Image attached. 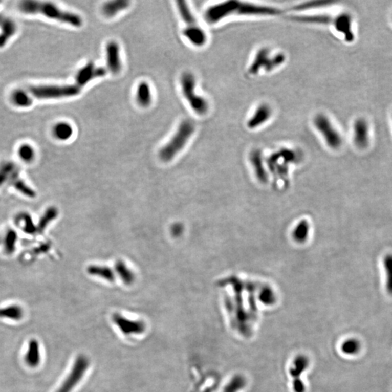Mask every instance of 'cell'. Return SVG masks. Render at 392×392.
<instances>
[{"label":"cell","instance_id":"17","mask_svg":"<svg viewBox=\"0 0 392 392\" xmlns=\"http://www.w3.org/2000/svg\"><path fill=\"white\" fill-rule=\"evenodd\" d=\"M114 320L124 334H140L144 330V325L141 322H133L120 315H114Z\"/></svg>","mask_w":392,"mask_h":392},{"label":"cell","instance_id":"30","mask_svg":"<svg viewBox=\"0 0 392 392\" xmlns=\"http://www.w3.org/2000/svg\"><path fill=\"white\" fill-rule=\"evenodd\" d=\"M116 270L120 276L121 280L126 285H130L135 281V274L126 267L124 262L117 261L116 263Z\"/></svg>","mask_w":392,"mask_h":392},{"label":"cell","instance_id":"34","mask_svg":"<svg viewBox=\"0 0 392 392\" xmlns=\"http://www.w3.org/2000/svg\"><path fill=\"white\" fill-rule=\"evenodd\" d=\"M341 349L345 354L354 355V354H356L360 351V343L356 339L347 340L343 343Z\"/></svg>","mask_w":392,"mask_h":392},{"label":"cell","instance_id":"12","mask_svg":"<svg viewBox=\"0 0 392 392\" xmlns=\"http://www.w3.org/2000/svg\"><path fill=\"white\" fill-rule=\"evenodd\" d=\"M353 140L356 146L360 148H365L368 145V125L364 119H357L354 123Z\"/></svg>","mask_w":392,"mask_h":392},{"label":"cell","instance_id":"32","mask_svg":"<svg viewBox=\"0 0 392 392\" xmlns=\"http://www.w3.org/2000/svg\"><path fill=\"white\" fill-rule=\"evenodd\" d=\"M18 154L20 159L27 164L32 162L35 159V150L28 144H24L19 147Z\"/></svg>","mask_w":392,"mask_h":392},{"label":"cell","instance_id":"29","mask_svg":"<svg viewBox=\"0 0 392 392\" xmlns=\"http://www.w3.org/2000/svg\"><path fill=\"white\" fill-rule=\"evenodd\" d=\"M53 133L55 138L58 140H67L72 138L74 130L70 124L67 122H61L55 125Z\"/></svg>","mask_w":392,"mask_h":392},{"label":"cell","instance_id":"28","mask_svg":"<svg viewBox=\"0 0 392 392\" xmlns=\"http://www.w3.org/2000/svg\"><path fill=\"white\" fill-rule=\"evenodd\" d=\"M11 100L15 105L18 107H27L30 106L33 103V99L27 91L17 90L11 95Z\"/></svg>","mask_w":392,"mask_h":392},{"label":"cell","instance_id":"3","mask_svg":"<svg viewBox=\"0 0 392 392\" xmlns=\"http://www.w3.org/2000/svg\"><path fill=\"white\" fill-rule=\"evenodd\" d=\"M194 132L195 126L191 121H183L179 126L176 134L165 146L161 149L159 156L161 160L165 162L172 160L175 156L183 150Z\"/></svg>","mask_w":392,"mask_h":392},{"label":"cell","instance_id":"19","mask_svg":"<svg viewBox=\"0 0 392 392\" xmlns=\"http://www.w3.org/2000/svg\"><path fill=\"white\" fill-rule=\"evenodd\" d=\"M40 360L39 343L36 339H31L28 345L25 361L29 367H36L40 363Z\"/></svg>","mask_w":392,"mask_h":392},{"label":"cell","instance_id":"4","mask_svg":"<svg viewBox=\"0 0 392 392\" xmlns=\"http://www.w3.org/2000/svg\"><path fill=\"white\" fill-rule=\"evenodd\" d=\"M312 124L328 146L333 149H338L341 146V133L325 114L319 112L315 114L312 119Z\"/></svg>","mask_w":392,"mask_h":392},{"label":"cell","instance_id":"8","mask_svg":"<svg viewBox=\"0 0 392 392\" xmlns=\"http://www.w3.org/2000/svg\"><path fill=\"white\" fill-rule=\"evenodd\" d=\"M273 116V110L270 104L261 103L255 107L254 112L248 119L246 126L248 129H258L266 124Z\"/></svg>","mask_w":392,"mask_h":392},{"label":"cell","instance_id":"2","mask_svg":"<svg viewBox=\"0 0 392 392\" xmlns=\"http://www.w3.org/2000/svg\"><path fill=\"white\" fill-rule=\"evenodd\" d=\"M232 17L244 18H274L284 15L286 11L273 5L232 0Z\"/></svg>","mask_w":392,"mask_h":392},{"label":"cell","instance_id":"7","mask_svg":"<svg viewBox=\"0 0 392 392\" xmlns=\"http://www.w3.org/2000/svg\"><path fill=\"white\" fill-rule=\"evenodd\" d=\"M88 367V361L84 357L80 356L76 359L70 374L62 383L57 392H71L74 386L79 382Z\"/></svg>","mask_w":392,"mask_h":392},{"label":"cell","instance_id":"35","mask_svg":"<svg viewBox=\"0 0 392 392\" xmlns=\"http://www.w3.org/2000/svg\"><path fill=\"white\" fill-rule=\"evenodd\" d=\"M3 245V236H0V246Z\"/></svg>","mask_w":392,"mask_h":392},{"label":"cell","instance_id":"10","mask_svg":"<svg viewBox=\"0 0 392 392\" xmlns=\"http://www.w3.org/2000/svg\"><path fill=\"white\" fill-rule=\"evenodd\" d=\"M272 51L268 47L259 48L255 53L247 72L250 76L257 75L261 72H267V69L272 58Z\"/></svg>","mask_w":392,"mask_h":392},{"label":"cell","instance_id":"24","mask_svg":"<svg viewBox=\"0 0 392 392\" xmlns=\"http://www.w3.org/2000/svg\"><path fill=\"white\" fill-rule=\"evenodd\" d=\"M177 6H178L179 13L187 25V28L195 27L199 26L186 2L179 0V1H177Z\"/></svg>","mask_w":392,"mask_h":392},{"label":"cell","instance_id":"22","mask_svg":"<svg viewBox=\"0 0 392 392\" xmlns=\"http://www.w3.org/2000/svg\"><path fill=\"white\" fill-rule=\"evenodd\" d=\"M18 234L13 229H8L3 236V251L5 254L12 255L16 250L18 244Z\"/></svg>","mask_w":392,"mask_h":392},{"label":"cell","instance_id":"15","mask_svg":"<svg viewBox=\"0 0 392 392\" xmlns=\"http://www.w3.org/2000/svg\"><path fill=\"white\" fill-rule=\"evenodd\" d=\"M0 48H3L8 43V40L15 34L17 27L13 20L0 15Z\"/></svg>","mask_w":392,"mask_h":392},{"label":"cell","instance_id":"20","mask_svg":"<svg viewBox=\"0 0 392 392\" xmlns=\"http://www.w3.org/2000/svg\"><path fill=\"white\" fill-rule=\"evenodd\" d=\"M58 209L55 206H50L48 209H45L39 218V222L36 224L37 232L42 233L50 224L53 223L58 218Z\"/></svg>","mask_w":392,"mask_h":392},{"label":"cell","instance_id":"18","mask_svg":"<svg viewBox=\"0 0 392 392\" xmlns=\"http://www.w3.org/2000/svg\"><path fill=\"white\" fill-rule=\"evenodd\" d=\"M184 35L192 45L196 47H202L207 41V36L205 31L199 26L192 28H186L184 30Z\"/></svg>","mask_w":392,"mask_h":392},{"label":"cell","instance_id":"26","mask_svg":"<svg viewBox=\"0 0 392 392\" xmlns=\"http://www.w3.org/2000/svg\"><path fill=\"white\" fill-rule=\"evenodd\" d=\"M24 317V310L19 305L13 304L0 308V318L20 320Z\"/></svg>","mask_w":392,"mask_h":392},{"label":"cell","instance_id":"14","mask_svg":"<svg viewBox=\"0 0 392 392\" xmlns=\"http://www.w3.org/2000/svg\"><path fill=\"white\" fill-rule=\"evenodd\" d=\"M20 177V169L13 161H3L0 164V187L6 183H13Z\"/></svg>","mask_w":392,"mask_h":392},{"label":"cell","instance_id":"9","mask_svg":"<svg viewBox=\"0 0 392 392\" xmlns=\"http://www.w3.org/2000/svg\"><path fill=\"white\" fill-rule=\"evenodd\" d=\"M232 0L212 5L206 10L204 17L209 24H216L232 17Z\"/></svg>","mask_w":392,"mask_h":392},{"label":"cell","instance_id":"1","mask_svg":"<svg viewBox=\"0 0 392 392\" xmlns=\"http://www.w3.org/2000/svg\"><path fill=\"white\" fill-rule=\"evenodd\" d=\"M19 10L27 14H41L48 18L66 23L74 27H81L82 18L76 14L60 10L56 5L50 3L36 1H23L18 5Z\"/></svg>","mask_w":392,"mask_h":392},{"label":"cell","instance_id":"31","mask_svg":"<svg viewBox=\"0 0 392 392\" xmlns=\"http://www.w3.org/2000/svg\"><path fill=\"white\" fill-rule=\"evenodd\" d=\"M11 185L17 191L20 192L23 195L26 196L29 199H34L36 197V192L24 180L20 179V177L15 179Z\"/></svg>","mask_w":392,"mask_h":392},{"label":"cell","instance_id":"23","mask_svg":"<svg viewBox=\"0 0 392 392\" xmlns=\"http://www.w3.org/2000/svg\"><path fill=\"white\" fill-rule=\"evenodd\" d=\"M129 2L127 0H115L107 2L103 6V13L107 17H113L120 11L129 7Z\"/></svg>","mask_w":392,"mask_h":392},{"label":"cell","instance_id":"21","mask_svg":"<svg viewBox=\"0 0 392 392\" xmlns=\"http://www.w3.org/2000/svg\"><path fill=\"white\" fill-rule=\"evenodd\" d=\"M15 223L17 226L27 234H34L37 232L36 225L30 214L27 212H21L17 215L15 217Z\"/></svg>","mask_w":392,"mask_h":392},{"label":"cell","instance_id":"13","mask_svg":"<svg viewBox=\"0 0 392 392\" xmlns=\"http://www.w3.org/2000/svg\"><path fill=\"white\" fill-rule=\"evenodd\" d=\"M107 66L109 71L114 74L120 72L121 63L119 46L116 41H110L106 46Z\"/></svg>","mask_w":392,"mask_h":392},{"label":"cell","instance_id":"6","mask_svg":"<svg viewBox=\"0 0 392 392\" xmlns=\"http://www.w3.org/2000/svg\"><path fill=\"white\" fill-rule=\"evenodd\" d=\"M181 85L184 96L192 110L199 115H205L209 111V103L205 98L196 95L195 79L193 74L184 73L181 77Z\"/></svg>","mask_w":392,"mask_h":392},{"label":"cell","instance_id":"27","mask_svg":"<svg viewBox=\"0 0 392 392\" xmlns=\"http://www.w3.org/2000/svg\"><path fill=\"white\" fill-rule=\"evenodd\" d=\"M88 272L90 275L101 277L104 280L114 282L115 280L114 272L112 269L106 266H100V265H91L88 268Z\"/></svg>","mask_w":392,"mask_h":392},{"label":"cell","instance_id":"16","mask_svg":"<svg viewBox=\"0 0 392 392\" xmlns=\"http://www.w3.org/2000/svg\"><path fill=\"white\" fill-rule=\"evenodd\" d=\"M332 25L336 30L343 34L346 40L351 41L353 39L351 17L347 14H341L334 18Z\"/></svg>","mask_w":392,"mask_h":392},{"label":"cell","instance_id":"11","mask_svg":"<svg viewBox=\"0 0 392 392\" xmlns=\"http://www.w3.org/2000/svg\"><path fill=\"white\" fill-rule=\"evenodd\" d=\"M106 73L104 68L95 67L93 62H89L78 72L76 77V85L81 88L93 79L105 76Z\"/></svg>","mask_w":392,"mask_h":392},{"label":"cell","instance_id":"25","mask_svg":"<svg viewBox=\"0 0 392 392\" xmlns=\"http://www.w3.org/2000/svg\"><path fill=\"white\" fill-rule=\"evenodd\" d=\"M137 100L141 106L148 107L152 102V95L150 88L147 82L140 83L137 90Z\"/></svg>","mask_w":392,"mask_h":392},{"label":"cell","instance_id":"5","mask_svg":"<svg viewBox=\"0 0 392 392\" xmlns=\"http://www.w3.org/2000/svg\"><path fill=\"white\" fill-rule=\"evenodd\" d=\"M81 88L78 85H39L31 86L27 93L31 98L56 99L69 98L79 95Z\"/></svg>","mask_w":392,"mask_h":392},{"label":"cell","instance_id":"33","mask_svg":"<svg viewBox=\"0 0 392 392\" xmlns=\"http://www.w3.org/2000/svg\"><path fill=\"white\" fill-rule=\"evenodd\" d=\"M384 267L386 273V289L388 294L392 295V254L385 256Z\"/></svg>","mask_w":392,"mask_h":392}]
</instances>
